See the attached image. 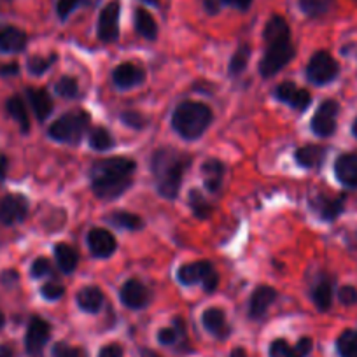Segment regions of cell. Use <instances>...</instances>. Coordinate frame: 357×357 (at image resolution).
<instances>
[{
  "mask_svg": "<svg viewBox=\"0 0 357 357\" xmlns=\"http://www.w3.org/2000/svg\"><path fill=\"white\" fill-rule=\"evenodd\" d=\"M135 168V161L123 156L95 161L89 170L91 190L102 200H116L132 186Z\"/></svg>",
  "mask_w": 357,
  "mask_h": 357,
  "instance_id": "1",
  "label": "cell"
},
{
  "mask_svg": "<svg viewBox=\"0 0 357 357\" xmlns=\"http://www.w3.org/2000/svg\"><path fill=\"white\" fill-rule=\"evenodd\" d=\"M263 39L266 43L264 56L259 61V74L264 79L279 74L294 58V46L291 43V30L282 16H272L264 26Z\"/></svg>",
  "mask_w": 357,
  "mask_h": 357,
  "instance_id": "2",
  "label": "cell"
},
{
  "mask_svg": "<svg viewBox=\"0 0 357 357\" xmlns=\"http://www.w3.org/2000/svg\"><path fill=\"white\" fill-rule=\"evenodd\" d=\"M191 165L190 154L167 147L158 149L151 160V170L156 178V190L167 200H174L183 186V178Z\"/></svg>",
  "mask_w": 357,
  "mask_h": 357,
  "instance_id": "3",
  "label": "cell"
},
{
  "mask_svg": "<svg viewBox=\"0 0 357 357\" xmlns=\"http://www.w3.org/2000/svg\"><path fill=\"white\" fill-rule=\"evenodd\" d=\"M214 114L202 102L188 100L178 104L172 114V128L184 140H198L211 126Z\"/></svg>",
  "mask_w": 357,
  "mask_h": 357,
  "instance_id": "4",
  "label": "cell"
},
{
  "mask_svg": "<svg viewBox=\"0 0 357 357\" xmlns=\"http://www.w3.org/2000/svg\"><path fill=\"white\" fill-rule=\"evenodd\" d=\"M89 123H91V118H89L88 112H68V114H63L61 118H58L50 126L47 135L61 144H77L84 137V133L88 132Z\"/></svg>",
  "mask_w": 357,
  "mask_h": 357,
  "instance_id": "5",
  "label": "cell"
},
{
  "mask_svg": "<svg viewBox=\"0 0 357 357\" xmlns=\"http://www.w3.org/2000/svg\"><path fill=\"white\" fill-rule=\"evenodd\" d=\"M340 74V65L328 51H317L307 65V79L315 86H326Z\"/></svg>",
  "mask_w": 357,
  "mask_h": 357,
  "instance_id": "6",
  "label": "cell"
},
{
  "mask_svg": "<svg viewBox=\"0 0 357 357\" xmlns=\"http://www.w3.org/2000/svg\"><path fill=\"white\" fill-rule=\"evenodd\" d=\"M340 114V105L336 100H326L319 105V109L315 111L314 118H312L310 126L312 132L317 137H331L336 132V119Z\"/></svg>",
  "mask_w": 357,
  "mask_h": 357,
  "instance_id": "7",
  "label": "cell"
},
{
  "mask_svg": "<svg viewBox=\"0 0 357 357\" xmlns=\"http://www.w3.org/2000/svg\"><path fill=\"white\" fill-rule=\"evenodd\" d=\"M50 336H51L50 322H46L40 317H32V321L29 322V328H26V335H25L26 352H29L30 356H37V354L43 352L46 343L50 342Z\"/></svg>",
  "mask_w": 357,
  "mask_h": 357,
  "instance_id": "8",
  "label": "cell"
},
{
  "mask_svg": "<svg viewBox=\"0 0 357 357\" xmlns=\"http://www.w3.org/2000/svg\"><path fill=\"white\" fill-rule=\"evenodd\" d=\"M119 15H121V9H119L118 0H112L111 4L105 6L98 18V39L104 43H114L118 39Z\"/></svg>",
  "mask_w": 357,
  "mask_h": 357,
  "instance_id": "9",
  "label": "cell"
},
{
  "mask_svg": "<svg viewBox=\"0 0 357 357\" xmlns=\"http://www.w3.org/2000/svg\"><path fill=\"white\" fill-rule=\"evenodd\" d=\"M119 300L132 310H142L149 305L151 293L140 280L130 279L123 284L121 291H119Z\"/></svg>",
  "mask_w": 357,
  "mask_h": 357,
  "instance_id": "10",
  "label": "cell"
},
{
  "mask_svg": "<svg viewBox=\"0 0 357 357\" xmlns=\"http://www.w3.org/2000/svg\"><path fill=\"white\" fill-rule=\"evenodd\" d=\"M29 214V200L23 195H8L0 204V222L6 226L25 221Z\"/></svg>",
  "mask_w": 357,
  "mask_h": 357,
  "instance_id": "11",
  "label": "cell"
},
{
  "mask_svg": "<svg viewBox=\"0 0 357 357\" xmlns=\"http://www.w3.org/2000/svg\"><path fill=\"white\" fill-rule=\"evenodd\" d=\"M275 98L282 102V104L291 105V107L296 109V111H307L308 105L312 104V97L307 89L298 88V86L291 81H286L282 82V84L277 86Z\"/></svg>",
  "mask_w": 357,
  "mask_h": 357,
  "instance_id": "12",
  "label": "cell"
},
{
  "mask_svg": "<svg viewBox=\"0 0 357 357\" xmlns=\"http://www.w3.org/2000/svg\"><path fill=\"white\" fill-rule=\"evenodd\" d=\"M88 247L95 257L107 259L116 252L118 243H116L114 235L111 231L104 228H93L88 233Z\"/></svg>",
  "mask_w": 357,
  "mask_h": 357,
  "instance_id": "13",
  "label": "cell"
},
{
  "mask_svg": "<svg viewBox=\"0 0 357 357\" xmlns=\"http://www.w3.org/2000/svg\"><path fill=\"white\" fill-rule=\"evenodd\" d=\"M112 81L118 86L119 89H132L135 86H140L146 81V70L135 63H126L118 65L112 72Z\"/></svg>",
  "mask_w": 357,
  "mask_h": 357,
  "instance_id": "14",
  "label": "cell"
},
{
  "mask_svg": "<svg viewBox=\"0 0 357 357\" xmlns=\"http://www.w3.org/2000/svg\"><path fill=\"white\" fill-rule=\"evenodd\" d=\"M214 266L211 261H197L191 264H183L177 270V280L183 286H195V284H204L211 273H214Z\"/></svg>",
  "mask_w": 357,
  "mask_h": 357,
  "instance_id": "15",
  "label": "cell"
},
{
  "mask_svg": "<svg viewBox=\"0 0 357 357\" xmlns=\"http://www.w3.org/2000/svg\"><path fill=\"white\" fill-rule=\"evenodd\" d=\"M277 298V291L272 286H259L254 289V293L250 294L249 300V317L257 321V319H263L266 315L268 308L272 307V303Z\"/></svg>",
  "mask_w": 357,
  "mask_h": 357,
  "instance_id": "16",
  "label": "cell"
},
{
  "mask_svg": "<svg viewBox=\"0 0 357 357\" xmlns=\"http://www.w3.org/2000/svg\"><path fill=\"white\" fill-rule=\"evenodd\" d=\"M312 347H314V342L310 338H300L294 347H291L286 340L279 338L273 340L270 343V357H308V354L312 352Z\"/></svg>",
  "mask_w": 357,
  "mask_h": 357,
  "instance_id": "17",
  "label": "cell"
},
{
  "mask_svg": "<svg viewBox=\"0 0 357 357\" xmlns=\"http://www.w3.org/2000/svg\"><path fill=\"white\" fill-rule=\"evenodd\" d=\"M26 47V33L18 26L0 23V53H22Z\"/></svg>",
  "mask_w": 357,
  "mask_h": 357,
  "instance_id": "18",
  "label": "cell"
},
{
  "mask_svg": "<svg viewBox=\"0 0 357 357\" xmlns=\"http://www.w3.org/2000/svg\"><path fill=\"white\" fill-rule=\"evenodd\" d=\"M335 175L342 186L357 190V154H342L335 161Z\"/></svg>",
  "mask_w": 357,
  "mask_h": 357,
  "instance_id": "19",
  "label": "cell"
},
{
  "mask_svg": "<svg viewBox=\"0 0 357 357\" xmlns=\"http://www.w3.org/2000/svg\"><path fill=\"white\" fill-rule=\"evenodd\" d=\"M312 207L315 208V212L319 214V218L322 219V221H335L336 218H338L340 214L343 212V208H345V195H342V197H326V195H317V197L314 198V202H312Z\"/></svg>",
  "mask_w": 357,
  "mask_h": 357,
  "instance_id": "20",
  "label": "cell"
},
{
  "mask_svg": "<svg viewBox=\"0 0 357 357\" xmlns=\"http://www.w3.org/2000/svg\"><path fill=\"white\" fill-rule=\"evenodd\" d=\"M202 324L212 336L219 340L228 338L229 331H231L228 322H226L225 312L221 308H208V310H205L204 315H202Z\"/></svg>",
  "mask_w": 357,
  "mask_h": 357,
  "instance_id": "21",
  "label": "cell"
},
{
  "mask_svg": "<svg viewBox=\"0 0 357 357\" xmlns=\"http://www.w3.org/2000/svg\"><path fill=\"white\" fill-rule=\"evenodd\" d=\"M26 95H29L30 105H32L37 119L46 121L51 112H53V98H51V95L44 88H29Z\"/></svg>",
  "mask_w": 357,
  "mask_h": 357,
  "instance_id": "22",
  "label": "cell"
},
{
  "mask_svg": "<svg viewBox=\"0 0 357 357\" xmlns=\"http://www.w3.org/2000/svg\"><path fill=\"white\" fill-rule=\"evenodd\" d=\"M75 301H77V307L86 314H97L104 307V293L97 286H86L79 289Z\"/></svg>",
  "mask_w": 357,
  "mask_h": 357,
  "instance_id": "23",
  "label": "cell"
},
{
  "mask_svg": "<svg viewBox=\"0 0 357 357\" xmlns=\"http://www.w3.org/2000/svg\"><path fill=\"white\" fill-rule=\"evenodd\" d=\"M202 174H204V184L208 193H218L222 186V177H225V163L215 158L205 161L202 165Z\"/></svg>",
  "mask_w": 357,
  "mask_h": 357,
  "instance_id": "24",
  "label": "cell"
},
{
  "mask_svg": "<svg viewBox=\"0 0 357 357\" xmlns=\"http://www.w3.org/2000/svg\"><path fill=\"white\" fill-rule=\"evenodd\" d=\"M298 165L303 168H317L324 163L326 160V149L321 146H303L296 151L294 154Z\"/></svg>",
  "mask_w": 357,
  "mask_h": 357,
  "instance_id": "25",
  "label": "cell"
},
{
  "mask_svg": "<svg viewBox=\"0 0 357 357\" xmlns=\"http://www.w3.org/2000/svg\"><path fill=\"white\" fill-rule=\"evenodd\" d=\"M54 259L63 273H72L77 268L79 256L70 245L67 243H56L54 245Z\"/></svg>",
  "mask_w": 357,
  "mask_h": 357,
  "instance_id": "26",
  "label": "cell"
},
{
  "mask_svg": "<svg viewBox=\"0 0 357 357\" xmlns=\"http://www.w3.org/2000/svg\"><path fill=\"white\" fill-rule=\"evenodd\" d=\"M135 30L147 40H154L158 36V25L153 15L146 9L139 8L135 11Z\"/></svg>",
  "mask_w": 357,
  "mask_h": 357,
  "instance_id": "27",
  "label": "cell"
},
{
  "mask_svg": "<svg viewBox=\"0 0 357 357\" xmlns=\"http://www.w3.org/2000/svg\"><path fill=\"white\" fill-rule=\"evenodd\" d=\"M312 300L314 305L317 307V310L328 312L331 308L333 303V286L328 279H322L321 282H317L312 291Z\"/></svg>",
  "mask_w": 357,
  "mask_h": 357,
  "instance_id": "28",
  "label": "cell"
},
{
  "mask_svg": "<svg viewBox=\"0 0 357 357\" xmlns=\"http://www.w3.org/2000/svg\"><path fill=\"white\" fill-rule=\"evenodd\" d=\"M6 109H8L9 116L18 123L22 132L29 133L30 121H29V112H26L25 102H23L20 97H11L8 102H6Z\"/></svg>",
  "mask_w": 357,
  "mask_h": 357,
  "instance_id": "29",
  "label": "cell"
},
{
  "mask_svg": "<svg viewBox=\"0 0 357 357\" xmlns=\"http://www.w3.org/2000/svg\"><path fill=\"white\" fill-rule=\"evenodd\" d=\"M340 357H357V329H345L336 340Z\"/></svg>",
  "mask_w": 357,
  "mask_h": 357,
  "instance_id": "30",
  "label": "cell"
},
{
  "mask_svg": "<svg viewBox=\"0 0 357 357\" xmlns=\"http://www.w3.org/2000/svg\"><path fill=\"white\" fill-rule=\"evenodd\" d=\"M300 9L310 18H319L331 11L335 0H300Z\"/></svg>",
  "mask_w": 357,
  "mask_h": 357,
  "instance_id": "31",
  "label": "cell"
},
{
  "mask_svg": "<svg viewBox=\"0 0 357 357\" xmlns=\"http://www.w3.org/2000/svg\"><path fill=\"white\" fill-rule=\"evenodd\" d=\"M109 221L114 226L123 229H130V231H135V229H140L144 226L142 219L137 214H130V212H114V214L109 215Z\"/></svg>",
  "mask_w": 357,
  "mask_h": 357,
  "instance_id": "32",
  "label": "cell"
},
{
  "mask_svg": "<svg viewBox=\"0 0 357 357\" xmlns=\"http://www.w3.org/2000/svg\"><path fill=\"white\" fill-rule=\"evenodd\" d=\"M190 207L191 212H193L198 219H207L212 215L211 204H208L207 198H205L198 190L190 191Z\"/></svg>",
  "mask_w": 357,
  "mask_h": 357,
  "instance_id": "33",
  "label": "cell"
},
{
  "mask_svg": "<svg viewBox=\"0 0 357 357\" xmlns=\"http://www.w3.org/2000/svg\"><path fill=\"white\" fill-rule=\"evenodd\" d=\"M89 147L95 151H109L114 147V139L105 128H95L89 133Z\"/></svg>",
  "mask_w": 357,
  "mask_h": 357,
  "instance_id": "34",
  "label": "cell"
},
{
  "mask_svg": "<svg viewBox=\"0 0 357 357\" xmlns=\"http://www.w3.org/2000/svg\"><path fill=\"white\" fill-rule=\"evenodd\" d=\"M250 58V46L249 44H242L238 50L235 51V54L229 60V74L231 75H240L247 68Z\"/></svg>",
  "mask_w": 357,
  "mask_h": 357,
  "instance_id": "35",
  "label": "cell"
},
{
  "mask_svg": "<svg viewBox=\"0 0 357 357\" xmlns=\"http://www.w3.org/2000/svg\"><path fill=\"white\" fill-rule=\"evenodd\" d=\"M54 91H56V95H60L63 98H75L79 95L77 81L74 77H61L54 84Z\"/></svg>",
  "mask_w": 357,
  "mask_h": 357,
  "instance_id": "36",
  "label": "cell"
},
{
  "mask_svg": "<svg viewBox=\"0 0 357 357\" xmlns=\"http://www.w3.org/2000/svg\"><path fill=\"white\" fill-rule=\"evenodd\" d=\"M51 356L53 357H86V354L82 352V350L75 349V347L68 345V343L58 342L53 345Z\"/></svg>",
  "mask_w": 357,
  "mask_h": 357,
  "instance_id": "37",
  "label": "cell"
},
{
  "mask_svg": "<svg viewBox=\"0 0 357 357\" xmlns=\"http://www.w3.org/2000/svg\"><path fill=\"white\" fill-rule=\"evenodd\" d=\"M56 60V56H50V58H30L29 63H26V67H29V72L33 75H43L44 72L47 70V68L51 67V63Z\"/></svg>",
  "mask_w": 357,
  "mask_h": 357,
  "instance_id": "38",
  "label": "cell"
},
{
  "mask_svg": "<svg viewBox=\"0 0 357 357\" xmlns=\"http://www.w3.org/2000/svg\"><path fill=\"white\" fill-rule=\"evenodd\" d=\"M40 294H43L44 300L56 301L65 294V287L58 282H47L40 287Z\"/></svg>",
  "mask_w": 357,
  "mask_h": 357,
  "instance_id": "39",
  "label": "cell"
},
{
  "mask_svg": "<svg viewBox=\"0 0 357 357\" xmlns=\"http://www.w3.org/2000/svg\"><path fill=\"white\" fill-rule=\"evenodd\" d=\"M121 121L125 123L126 126H130V128H135V130L144 128V126L147 125V119L144 118L142 114H139V112H135V111L123 112V114H121Z\"/></svg>",
  "mask_w": 357,
  "mask_h": 357,
  "instance_id": "40",
  "label": "cell"
},
{
  "mask_svg": "<svg viewBox=\"0 0 357 357\" xmlns=\"http://www.w3.org/2000/svg\"><path fill=\"white\" fill-rule=\"evenodd\" d=\"M30 273H32L33 279H43V277L50 275L51 273V263L46 257H37L33 261L32 268H30Z\"/></svg>",
  "mask_w": 357,
  "mask_h": 357,
  "instance_id": "41",
  "label": "cell"
},
{
  "mask_svg": "<svg viewBox=\"0 0 357 357\" xmlns=\"http://www.w3.org/2000/svg\"><path fill=\"white\" fill-rule=\"evenodd\" d=\"M338 300H340V303L347 305V307H350V305H356L357 303V289L352 286L340 287Z\"/></svg>",
  "mask_w": 357,
  "mask_h": 357,
  "instance_id": "42",
  "label": "cell"
},
{
  "mask_svg": "<svg viewBox=\"0 0 357 357\" xmlns=\"http://www.w3.org/2000/svg\"><path fill=\"white\" fill-rule=\"evenodd\" d=\"M79 4H81V0H58V16H60L61 20H67Z\"/></svg>",
  "mask_w": 357,
  "mask_h": 357,
  "instance_id": "43",
  "label": "cell"
},
{
  "mask_svg": "<svg viewBox=\"0 0 357 357\" xmlns=\"http://www.w3.org/2000/svg\"><path fill=\"white\" fill-rule=\"evenodd\" d=\"M178 335H181V333L175 328L160 329V333H158V342H160L161 345H174V343L177 342Z\"/></svg>",
  "mask_w": 357,
  "mask_h": 357,
  "instance_id": "44",
  "label": "cell"
},
{
  "mask_svg": "<svg viewBox=\"0 0 357 357\" xmlns=\"http://www.w3.org/2000/svg\"><path fill=\"white\" fill-rule=\"evenodd\" d=\"M125 356V350L119 343H109V345H104L98 352V357H123Z\"/></svg>",
  "mask_w": 357,
  "mask_h": 357,
  "instance_id": "45",
  "label": "cell"
},
{
  "mask_svg": "<svg viewBox=\"0 0 357 357\" xmlns=\"http://www.w3.org/2000/svg\"><path fill=\"white\" fill-rule=\"evenodd\" d=\"M225 4L231 6V8L240 9V11H247L252 6V0H222Z\"/></svg>",
  "mask_w": 357,
  "mask_h": 357,
  "instance_id": "46",
  "label": "cell"
},
{
  "mask_svg": "<svg viewBox=\"0 0 357 357\" xmlns=\"http://www.w3.org/2000/svg\"><path fill=\"white\" fill-rule=\"evenodd\" d=\"M204 4H205V11H207L208 15H218L219 9H221L222 0H204Z\"/></svg>",
  "mask_w": 357,
  "mask_h": 357,
  "instance_id": "47",
  "label": "cell"
},
{
  "mask_svg": "<svg viewBox=\"0 0 357 357\" xmlns=\"http://www.w3.org/2000/svg\"><path fill=\"white\" fill-rule=\"evenodd\" d=\"M6 174H8V158L0 154V178H4Z\"/></svg>",
  "mask_w": 357,
  "mask_h": 357,
  "instance_id": "48",
  "label": "cell"
},
{
  "mask_svg": "<svg viewBox=\"0 0 357 357\" xmlns=\"http://www.w3.org/2000/svg\"><path fill=\"white\" fill-rule=\"evenodd\" d=\"M0 74L9 75V74H18V65L11 63V65H4V68H0Z\"/></svg>",
  "mask_w": 357,
  "mask_h": 357,
  "instance_id": "49",
  "label": "cell"
},
{
  "mask_svg": "<svg viewBox=\"0 0 357 357\" xmlns=\"http://www.w3.org/2000/svg\"><path fill=\"white\" fill-rule=\"evenodd\" d=\"M0 357H13V349L8 345L0 347Z\"/></svg>",
  "mask_w": 357,
  "mask_h": 357,
  "instance_id": "50",
  "label": "cell"
},
{
  "mask_svg": "<svg viewBox=\"0 0 357 357\" xmlns=\"http://www.w3.org/2000/svg\"><path fill=\"white\" fill-rule=\"evenodd\" d=\"M140 357H160V356H158V354L154 352V350L142 349V350H140Z\"/></svg>",
  "mask_w": 357,
  "mask_h": 357,
  "instance_id": "51",
  "label": "cell"
},
{
  "mask_svg": "<svg viewBox=\"0 0 357 357\" xmlns=\"http://www.w3.org/2000/svg\"><path fill=\"white\" fill-rule=\"evenodd\" d=\"M229 357H247V352H245V350L240 349V347H238V349L233 350L231 356H229Z\"/></svg>",
  "mask_w": 357,
  "mask_h": 357,
  "instance_id": "52",
  "label": "cell"
},
{
  "mask_svg": "<svg viewBox=\"0 0 357 357\" xmlns=\"http://www.w3.org/2000/svg\"><path fill=\"white\" fill-rule=\"evenodd\" d=\"M352 135L357 139V118H356V121H354V125H352Z\"/></svg>",
  "mask_w": 357,
  "mask_h": 357,
  "instance_id": "53",
  "label": "cell"
},
{
  "mask_svg": "<svg viewBox=\"0 0 357 357\" xmlns=\"http://www.w3.org/2000/svg\"><path fill=\"white\" fill-rule=\"evenodd\" d=\"M142 2H146V4H151V6H158L160 0H142Z\"/></svg>",
  "mask_w": 357,
  "mask_h": 357,
  "instance_id": "54",
  "label": "cell"
},
{
  "mask_svg": "<svg viewBox=\"0 0 357 357\" xmlns=\"http://www.w3.org/2000/svg\"><path fill=\"white\" fill-rule=\"evenodd\" d=\"M4 322H6V319H4V315H2V312H0V328L4 326Z\"/></svg>",
  "mask_w": 357,
  "mask_h": 357,
  "instance_id": "55",
  "label": "cell"
}]
</instances>
